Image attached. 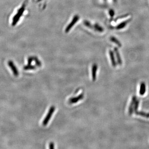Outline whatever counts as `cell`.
Segmentation results:
<instances>
[{"label":"cell","instance_id":"6da1fadb","mask_svg":"<svg viewBox=\"0 0 149 149\" xmlns=\"http://www.w3.org/2000/svg\"><path fill=\"white\" fill-rule=\"evenodd\" d=\"M25 6L24 5H23L18 10L17 13L14 16V18H13V22H12V25L13 26H15L18 22L20 18H21V16L23 15L24 12L25 11Z\"/></svg>","mask_w":149,"mask_h":149},{"label":"cell","instance_id":"7a4b0ae2","mask_svg":"<svg viewBox=\"0 0 149 149\" xmlns=\"http://www.w3.org/2000/svg\"><path fill=\"white\" fill-rule=\"evenodd\" d=\"M55 110V106H52L51 107H50V108L49 109V111H48V113L47 114V116L46 117H45L44 121L42 122V125L44 126L47 125L49 123V121L51 118L52 116L54 113Z\"/></svg>","mask_w":149,"mask_h":149},{"label":"cell","instance_id":"3957f363","mask_svg":"<svg viewBox=\"0 0 149 149\" xmlns=\"http://www.w3.org/2000/svg\"><path fill=\"white\" fill-rule=\"evenodd\" d=\"M79 19V16L78 15H76L74 16L71 22L68 25L65 29V32L66 33H67L70 31V30L73 27L74 25L76 24L77 22L78 21Z\"/></svg>","mask_w":149,"mask_h":149},{"label":"cell","instance_id":"277c9868","mask_svg":"<svg viewBox=\"0 0 149 149\" xmlns=\"http://www.w3.org/2000/svg\"><path fill=\"white\" fill-rule=\"evenodd\" d=\"M137 99L136 96H133L132 98L131 102L128 107V114L129 115H131L133 113L134 106H135V101Z\"/></svg>","mask_w":149,"mask_h":149},{"label":"cell","instance_id":"5b68a950","mask_svg":"<svg viewBox=\"0 0 149 149\" xmlns=\"http://www.w3.org/2000/svg\"><path fill=\"white\" fill-rule=\"evenodd\" d=\"M84 97V94H79L78 96L74 98H72L68 100V103L70 104H73L76 103L78 101L81 100L83 99Z\"/></svg>","mask_w":149,"mask_h":149},{"label":"cell","instance_id":"8992f818","mask_svg":"<svg viewBox=\"0 0 149 149\" xmlns=\"http://www.w3.org/2000/svg\"><path fill=\"white\" fill-rule=\"evenodd\" d=\"M8 65L10 68L11 69V70L13 72L14 76H18L19 75V72H18V68H17L16 66H15V65L14 64L13 62L11 61H9L8 62Z\"/></svg>","mask_w":149,"mask_h":149},{"label":"cell","instance_id":"52a82bcc","mask_svg":"<svg viewBox=\"0 0 149 149\" xmlns=\"http://www.w3.org/2000/svg\"><path fill=\"white\" fill-rule=\"evenodd\" d=\"M98 66L96 64H94L91 68V76L93 81H94L96 79V72L98 71Z\"/></svg>","mask_w":149,"mask_h":149},{"label":"cell","instance_id":"ba28073f","mask_svg":"<svg viewBox=\"0 0 149 149\" xmlns=\"http://www.w3.org/2000/svg\"><path fill=\"white\" fill-rule=\"evenodd\" d=\"M114 53L115 54L116 58L117 59V61L118 64L119 65H121L122 64V61L121 60V57L120 54L119 53L118 51V49L117 48L115 47L114 49Z\"/></svg>","mask_w":149,"mask_h":149},{"label":"cell","instance_id":"9c48e42d","mask_svg":"<svg viewBox=\"0 0 149 149\" xmlns=\"http://www.w3.org/2000/svg\"><path fill=\"white\" fill-rule=\"evenodd\" d=\"M114 54L112 50H110L109 51V56H110L112 65L113 67H116L117 66V63H116V61Z\"/></svg>","mask_w":149,"mask_h":149},{"label":"cell","instance_id":"30bf717a","mask_svg":"<svg viewBox=\"0 0 149 149\" xmlns=\"http://www.w3.org/2000/svg\"><path fill=\"white\" fill-rule=\"evenodd\" d=\"M131 19H129L125 20V21L121 22L120 24H118L116 26V30H121V29L124 28L129 23V22L131 21Z\"/></svg>","mask_w":149,"mask_h":149},{"label":"cell","instance_id":"8fae6325","mask_svg":"<svg viewBox=\"0 0 149 149\" xmlns=\"http://www.w3.org/2000/svg\"><path fill=\"white\" fill-rule=\"evenodd\" d=\"M146 84L144 82H142L140 84V88L139 91V94L140 95H143L146 91Z\"/></svg>","mask_w":149,"mask_h":149},{"label":"cell","instance_id":"7c38bea8","mask_svg":"<svg viewBox=\"0 0 149 149\" xmlns=\"http://www.w3.org/2000/svg\"><path fill=\"white\" fill-rule=\"evenodd\" d=\"M135 113L136 115L140 116H142L143 117L146 118H149V113H146L145 112L142 111H136L135 112Z\"/></svg>","mask_w":149,"mask_h":149},{"label":"cell","instance_id":"4fadbf2b","mask_svg":"<svg viewBox=\"0 0 149 149\" xmlns=\"http://www.w3.org/2000/svg\"><path fill=\"white\" fill-rule=\"evenodd\" d=\"M110 39V40L111 42L116 44L118 47H122V44H121V42L117 38H116L113 36H111Z\"/></svg>","mask_w":149,"mask_h":149},{"label":"cell","instance_id":"5bb4252c","mask_svg":"<svg viewBox=\"0 0 149 149\" xmlns=\"http://www.w3.org/2000/svg\"><path fill=\"white\" fill-rule=\"evenodd\" d=\"M93 27L94 29L98 32H103L104 31V28L97 23L94 24Z\"/></svg>","mask_w":149,"mask_h":149},{"label":"cell","instance_id":"9a60e30c","mask_svg":"<svg viewBox=\"0 0 149 149\" xmlns=\"http://www.w3.org/2000/svg\"><path fill=\"white\" fill-rule=\"evenodd\" d=\"M25 70H34L36 68V66L31 64H28L25 66L23 68Z\"/></svg>","mask_w":149,"mask_h":149},{"label":"cell","instance_id":"2e32d148","mask_svg":"<svg viewBox=\"0 0 149 149\" xmlns=\"http://www.w3.org/2000/svg\"><path fill=\"white\" fill-rule=\"evenodd\" d=\"M33 60L35 62V64L37 66L41 67L42 66V63L39 60V59L37 57L33 56Z\"/></svg>","mask_w":149,"mask_h":149},{"label":"cell","instance_id":"e0dca14e","mask_svg":"<svg viewBox=\"0 0 149 149\" xmlns=\"http://www.w3.org/2000/svg\"><path fill=\"white\" fill-rule=\"evenodd\" d=\"M109 14L111 18L110 20V21L111 22L113 20V17H114V15H115V12L113 9H110L109 10Z\"/></svg>","mask_w":149,"mask_h":149},{"label":"cell","instance_id":"ac0fdd59","mask_svg":"<svg viewBox=\"0 0 149 149\" xmlns=\"http://www.w3.org/2000/svg\"><path fill=\"white\" fill-rule=\"evenodd\" d=\"M128 15H129V14H125V15H121V16H118V17H117L115 19H114V21L115 22H116V21H118V20H120V19H123V18H125L126 17H127Z\"/></svg>","mask_w":149,"mask_h":149},{"label":"cell","instance_id":"d6986e66","mask_svg":"<svg viewBox=\"0 0 149 149\" xmlns=\"http://www.w3.org/2000/svg\"><path fill=\"white\" fill-rule=\"evenodd\" d=\"M139 104H140V100L138 99H137L136 101H135V104L134 106V112L137 111L138 109V107H139Z\"/></svg>","mask_w":149,"mask_h":149},{"label":"cell","instance_id":"ffe728a7","mask_svg":"<svg viewBox=\"0 0 149 149\" xmlns=\"http://www.w3.org/2000/svg\"><path fill=\"white\" fill-rule=\"evenodd\" d=\"M84 24L85 25L86 27H88L89 28H93V26H92V25L91 24L90 22H89L88 21H87V20H85L84 22Z\"/></svg>","mask_w":149,"mask_h":149},{"label":"cell","instance_id":"44dd1931","mask_svg":"<svg viewBox=\"0 0 149 149\" xmlns=\"http://www.w3.org/2000/svg\"><path fill=\"white\" fill-rule=\"evenodd\" d=\"M34 61L33 60V56H31L29 57L28 59V64H31L32 62Z\"/></svg>","mask_w":149,"mask_h":149},{"label":"cell","instance_id":"7402d4cb","mask_svg":"<svg viewBox=\"0 0 149 149\" xmlns=\"http://www.w3.org/2000/svg\"><path fill=\"white\" fill-rule=\"evenodd\" d=\"M49 148L50 149H53L54 148V144L53 142H51L49 145Z\"/></svg>","mask_w":149,"mask_h":149},{"label":"cell","instance_id":"603a6c76","mask_svg":"<svg viewBox=\"0 0 149 149\" xmlns=\"http://www.w3.org/2000/svg\"><path fill=\"white\" fill-rule=\"evenodd\" d=\"M113 1L114 3H116V2H117V0H113Z\"/></svg>","mask_w":149,"mask_h":149},{"label":"cell","instance_id":"cb8c5ba5","mask_svg":"<svg viewBox=\"0 0 149 149\" xmlns=\"http://www.w3.org/2000/svg\"><path fill=\"white\" fill-rule=\"evenodd\" d=\"M42 0H38V1H41Z\"/></svg>","mask_w":149,"mask_h":149},{"label":"cell","instance_id":"d4e9b609","mask_svg":"<svg viewBox=\"0 0 149 149\" xmlns=\"http://www.w3.org/2000/svg\"><path fill=\"white\" fill-rule=\"evenodd\" d=\"M105 1H106V0H105Z\"/></svg>","mask_w":149,"mask_h":149}]
</instances>
